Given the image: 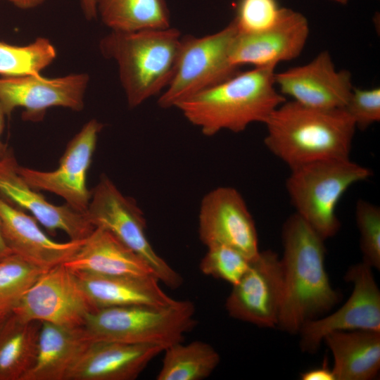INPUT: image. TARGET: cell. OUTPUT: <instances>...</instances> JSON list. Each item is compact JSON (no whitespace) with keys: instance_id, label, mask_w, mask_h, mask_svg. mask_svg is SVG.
<instances>
[{"instance_id":"cell-20","label":"cell","mask_w":380,"mask_h":380,"mask_svg":"<svg viewBox=\"0 0 380 380\" xmlns=\"http://www.w3.org/2000/svg\"><path fill=\"white\" fill-rule=\"evenodd\" d=\"M72 272L94 310L136 305L167 306L177 300L162 290L154 276H108Z\"/></svg>"},{"instance_id":"cell-2","label":"cell","mask_w":380,"mask_h":380,"mask_svg":"<svg viewBox=\"0 0 380 380\" xmlns=\"http://www.w3.org/2000/svg\"><path fill=\"white\" fill-rule=\"evenodd\" d=\"M264 124L265 146L290 169L317 160L350 158L357 129L343 108H314L294 101H285Z\"/></svg>"},{"instance_id":"cell-23","label":"cell","mask_w":380,"mask_h":380,"mask_svg":"<svg viewBox=\"0 0 380 380\" xmlns=\"http://www.w3.org/2000/svg\"><path fill=\"white\" fill-rule=\"evenodd\" d=\"M332 353L335 380H372L380 369V331H332L323 338Z\"/></svg>"},{"instance_id":"cell-3","label":"cell","mask_w":380,"mask_h":380,"mask_svg":"<svg viewBox=\"0 0 380 380\" xmlns=\"http://www.w3.org/2000/svg\"><path fill=\"white\" fill-rule=\"evenodd\" d=\"M274 67L254 68L179 103L184 117L205 136L235 133L253 122L265 123L285 101L276 89Z\"/></svg>"},{"instance_id":"cell-24","label":"cell","mask_w":380,"mask_h":380,"mask_svg":"<svg viewBox=\"0 0 380 380\" xmlns=\"http://www.w3.org/2000/svg\"><path fill=\"white\" fill-rule=\"evenodd\" d=\"M42 322L11 313L0 330V380H23L33 367Z\"/></svg>"},{"instance_id":"cell-15","label":"cell","mask_w":380,"mask_h":380,"mask_svg":"<svg viewBox=\"0 0 380 380\" xmlns=\"http://www.w3.org/2000/svg\"><path fill=\"white\" fill-rule=\"evenodd\" d=\"M306 18L292 9L281 8L275 23L262 31L237 33L231 49V61L236 67H274L279 62L297 58L309 35Z\"/></svg>"},{"instance_id":"cell-9","label":"cell","mask_w":380,"mask_h":380,"mask_svg":"<svg viewBox=\"0 0 380 380\" xmlns=\"http://www.w3.org/2000/svg\"><path fill=\"white\" fill-rule=\"evenodd\" d=\"M372 268L363 262L349 267L345 279L353 291L345 303L330 315L305 322L300 329V349L316 353L327 334L336 331H380V291Z\"/></svg>"},{"instance_id":"cell-7","label":"cell","mask_w":380,"mask_h":380,"mask_svg":"<svg viewBox=\"0 0 380 380\" xmlns=\"http://www.w3.org/2000/svg\"><path fill=\"white\" fill-rule=\"evenodd\" d=\"M238 30L232 21L222 30L201 37H182L174 75L158 99L160 108L181 101L224 82L239 72L231 61Z\"/></svg>"},{"instance_id":"cell-37","label":"cell","mask_w":380,"mask_h":380,"mask_svg":"<svg viewBox=\"0 0 380 380\" xmlns=\"http://www.w3.org/2000/svg\"><path fill=\"white\" fill-rule=\"evenodd\" d=\"M4 115H6L0 104V159L2 158L7 152L5 146L1 140V134L4 129Z\"/></svg>"},{"instance_id":"cell-8","label":"cell","mask_w":380,"mask_h":380,"mask_svg":"<svg viewBox=\"0 0 380 380\" xmlns=\"http://www.w3.org/2000/svg\"><path fill=\"white\" fill-rule=\"evenodd\" d=\"M85 214L95 228L108 231L141 258L159 281L171 289L182 284L181 275L158 255L150 243L145 217L135 201L125 196L106 175L91 191Z\"/></svg>"},{"instance_id":"cell-16","label":"cell","mask_w":380,"mask_h":380,"mask_svg":"<svg viewBox=\"0 0 380 380\" xmlns=\"http://www.w3.org/2000/svg\"><path fill=\"white\" fill-rule=\"evenodd\" d=\"M274 82L283 96L319 109L343 108L353 89L350 72L336 70L327 51L307 64L274 73Z\"/></svg>"},{"instance_id":"cell-26","label":"cell","mask_w":380,"mask_h":380,"mask_svg":"<svg viewBox=\"0 0 380 380\" xmlns=\"http://www.w3.org/2000/svg\"><path fill=\"white\" fill-rule=\"evenodd\" d=\"M157 380H202L208 378L220 361L217 350L209 343L195 341L166 347Z\"/></svg>"},{"instance_id":"cell-25","label":"cell","mask_w":380,"mask_h":380,"mask_svg":"<svg viewBox=\"0 0 380 380\" xmlns=\"http://www.w3.org/2000/svg\"><path fill=\"white\" fill-rule=\"evenodd\" d=\"M97 13L111 31L134 32L170 27L165 0H99Z\"/></svg>"},{"instance_id":"cell-5","label":"cell","mask_w":380,"mask_h":380,"mask_svg":"<svg viewBox=\"0 0 380 380\" xmlns=\"http://www.w3.org/2000/svg\"><path fill=\"white\" fill-rule=\"evenodd\" d=\"M290 170L286 188L295 213L324 240L340 229L336 208L342 196L372 175L350 158L317 160Z\"/></svg>"},{"instance_id":"cell-38","label":"cell","mask_w":380,"mask_h":380,"mask_svg":"<svg viewBox=\"0 0 380 380\" xmlns=\"http://www.w3.org/2000/svg\"><path fill=\"white\" fill-rule=\"evenodd\" d=\"M10 315H11V314H10ZM7 317H8V316H7V317H4V316H1V315H0V330H1V327H2V326H3L4 323V322H5V320L6 319Z\"/></svg>"},{"instance_id":"cell-6","label":"cell","mask_w":380,"mask_h":380,"mask_svg":"<svg viewBox=\"0 0 380 380\" xmlns=\"http://www.w3.org/2000/svg\"><path fill=\"white\" fill-rule=\"evenodd\" d=\"M196 308L189 300L167 306L136 305L96 309L83 327L91 341L158 344L165 348L183 341L196 324Z\"/></svg>"},{"instance_id":"cell-33","label":"cell","mask_w":380,"mask_h":380,"mask_svg":"<svg viewBox=\"0 0 380 380\" xmlns=\"http://www.w3.org/2000/svg\"><path fill=\"white\" fill-rule=\"evenodd\" d=\"M300 379L302 380H335L333 370L329 367L327 360H324L321 367L301 373Z\"/></svg>"},{"instance_id":"cell-35","label":"cell","mask_w":380,"mask_h":380,"mask_svg":"<svg viewBox=\"0 0 380 380\" xmlns=\"http://www.w3.org/2000/svg\"><path fill=\"white\" fill-rule=\"evenodd\" d=\"M22 9L33 8L42 4L45 0H6Z\"/></svg>"},{"instance_id":"cell-36","label":"cell","mask_w":380,"mask_h":380,"mask_svg":"<svg viewBox=\"0 0 380 380\" xmlns=\"http://www.w3.org/2000/svg\"><path fill=\"white\" fill-rule=\"evenodd\" d=\"M12 253V251L8 247L4 239L0 222V260Z\"/></svg>"},{"instance_id":"cell-34","label":"cell","mask_w":380,"mask_h":380,"mask_svg":"<svg viewBox=\"0 0 380 380\" xmlns=\"http://www.w3.org/2000/svg\"><path fill=\"white\" fill-rule=\"evenodd\" d=\"M84 15L87 20H94L97 15L99 0H79Z\"/></svg>"},{"instance_id":"cell-4","label":"cell","mask_w":380,"mask_h":380,"mask_svg":"<svg viewBox=\"0 0 380 380\" xmlns=\"http://www.w3.org/2000/svg\"><path fill=\"white\" fill-rule=\"evenodd\" d=\"M182 37L168 27L134 32L110 31L99 42L101 54L115 61L129 107L136 108L170 82Z\"/></svg>"},{"instance_id":"cell-27","label":"cell","mask_w":380,"mask_h":380,"mask_svg":"<svg viewBox=\"0 0 380 380\" xmlns=\"http://www.w3.org/2000/svg\"><path fill=\"white\" fill-rule=\"evenodd\" d=\"M56 57V50L46 38L38 37L25 46L11 45L0 41V75H40Z\"/></svg>"},{"instance_id":"cell-19","label":"cell","mask_w":380,"mask_h":380,"mask_svg":"<svg viewBox=\"0 0 380 380\" xmlns=\"http://www.w3.org/2000/svg\"><path fill=\"white\" fill-rule=\"evenodd\" d=\"M165 348L158 344L91 341L67 380H134Z\"/></svg>"},{"instance_id":"cell-39","label":"cell","mask_w":380,"mask_h":380,"mask_svg":"<svg viewBox=\"0 0 380 380\" xmlns=\"http://www.w3.org/2000/svg\"><path fill=\"white\" fill-rule=\"evenodd\" d=\"M333 1L342 4H345L348 2V0H333Z\"/></svg>"},{"instance_id":"cell-30","label":"cell","mask_w":380,"mask_h":380,"mask_svg":"<svg viewBox=\"0 0 380 380\" xmlns=\"http://www.w3.org/2000/svg\"><path fill=\"white\" fill-rule=\"evenodd\" d=\"M360 233V248L362 262L372 269L380 270V208L360 199L355 210Z\"/></svg>"},{"instance_id":"cell-31","label":"cell","mask_w":380,"mask_h":380,"mask_svg":"<svg viewBox=\"0 0 380 380\" xmlns=\"http://www.w3.org/2000/svg\"><path fill=\"white\" fill-rule=\"evenodd\" d=\"M281 10L277 0H239L232 22L239 33L258 32L272 25Z\"/></svg>"},{"instance_id":"cell-21","label":"cell","mask_w":380,"mask_h":380,"mask_svg":"<svg viewBox=\"0 0 380 380\" xmlns=\"http://www.w3.org/2000/svg\"><path fill=\"white\" fill-rule=\"evenodd\" d=\"M91 341L83 327L42 322L36 361L23 380H67Z\"/></svg>"},{"instance_id":"cell-22","label":"cell","mask_w":380,"mask_h":380,"mask_svg":"<svg viewBox=\"0 0 380 380\" xmlns=\"http://www.w3.org/2000/svg\"><path fill=\"white\" fill-rule=\"evenodd\" d=\"M63 265L72 271L102 275L156 277L141 258L101 228H95L77 253Z\"/></svg>"},{"instance_id":"cell-1","label":"cell","mask_w":380,"mask_h":380,"mask_svg":"<svg viewBox=\"0 0 380 380\" xmlns=\"http://www.w3.org/2000/svg\"><path fill=\"white\" fill-rule=\"evenodd\" d=\"M281 241L284 293L277 327L296 334L305 322L331 310L341 294L326 271L325 240L296 213L284 222Z\"/></svg>"},{"instance_id":"cell-18","label":"cell","mask_w":380,"mask_h":380,"mask_svg":"<svg viewBox=\"0 0 380 380\" xmlns=\"http://www.w3.org/2000/svg\"><path fill=\"white\" fill-rule=\"evenodd\" d=\"M0 222L4 239L12 253L46 270L70 260L86 240L53 241L39 228L34 217L1 196Z\"/></svg>"},{"instance_id":"cell-29","label":"cell","mask_w":380,"mask_h":380,"mask_svg":"<svg viewBox=\"0 0 380 380\" xmlns=\"http://www.w3.org/2000/svg\"><path fill=\"white\" fill-rule=\"evenodd\" d=\"M200 262V270L207 276L232 286L238 283L249 267L251 260L239 251L222 245L207 247Z\"/></svg>"},{"instance_id":"cell-13","label":"cell","mask_w":380,"mask_h":380,"mask_svg":"<svg viewBox=\"0 0 380 380\" xmlns=\"http://www.w3.org/2000/svg\"><path fill=\"white\" fill-rule=\"evenodd\" d=\"M89 82L86 73L46 78L41 75L0 77V104L6 115L23 108L25 120H42L51 107L80 111Z\"/></svg>"},{"instance_id":"cell-10","label":"cell","mask_w":380,"mask_h":380,"mask_svg":"<svg viewBox=\"0 0 380 380\" xmlns=\"http://www.w3.org/2000/svg\"><path fill=\"white\" fill-rule=\"evenodd\" d=\"M283 293L280 258L272 250L260 251L241 279L232 286L225 308L234 319L259 327H277Z\"/></svg>"},{"instance_id":"cell-11","label":"cell","mask_w":380,"mask_h":380,"mask_svg":"<svg viewBox=\"0 0 380 380\" xmlns=\"http://www.w3.org/2000/svg\"><path fill=\"white\" fill-rule=\"evenodd\" d=\"M93 310L75 273L62 264L45 271L12 312L25 320L82 327Z\"/></svg>"},{"instance_id":"cell-17","label":"cell","mask_w":380,"mask_h":380,"mask_svg":"<svg viewBox=\"0 0 380 380\" xmlns=\"http://www.w3.org/2000/svg\"><path fill=\"white\" fill-rule=\"evenodd\" d=\"M17 163L8 151L0 159V196L13 205L32 214L50 232H64L73 241L84 240L95 227L85 213L68 204L49 203L18 173Z\"/></svg>"},{"instance_id":"cell-28","label":"cell","mask_w":380,"mask_h":380,"mask_svg":"<svg viewBox=\"0 0 380 380\" xmlns=\"http://www.w3.org/2000/svg\"><path fill=\"white\" fill-rule=\"evenodd\" d=\"M45 271L14 253L1 260L0 315L11 314L22 296Z\"/></svg>"},{"instance_id":"cell-12","label":"cell","mask_w":380,"mask_h":380,"mask_svg":"<svg viewBox=\"0 0 380 380\" xmlns=\"http://www.w3.org/2000/svg\"><path fill=\"white\" fill-rule=\"evenodd\" d=\"M103 127L95 119L86 122L68 144L54 170L40 171L18 165V173L32 188L55 194L71 208L85 213L91 196L87 186V172Z\"/></svg>"},{"instance_id":"cell-14","label":"cell","mask_w":380,"mask_h":380,"mask_svg":"<svg viewBox=\"0 0 380 380\" xmlns=\"http://www.w3.org/2000/svg\"><path fill=\"white\" fill-rule=\"evenodd\" d=\"M198 234L206 247L226 246L250 260L260 252L255 222L243 196L233 187H217L203 198Z\"/></svg>"},{"instance_id":"cell-32","label":"cell","mask_w":380,"mask_h":380,"mask_svg":"<svg viewBox=\"0 0 380 380\" xmlns=\"http://www.w3.org/2000/svg\"><path fill=\"white\" fill-rule=\"evenodd\" d=\"M343 109L354 121L356 128L365 129L380 120V89L353 87Z\"/></svg>"}]
</instances>
